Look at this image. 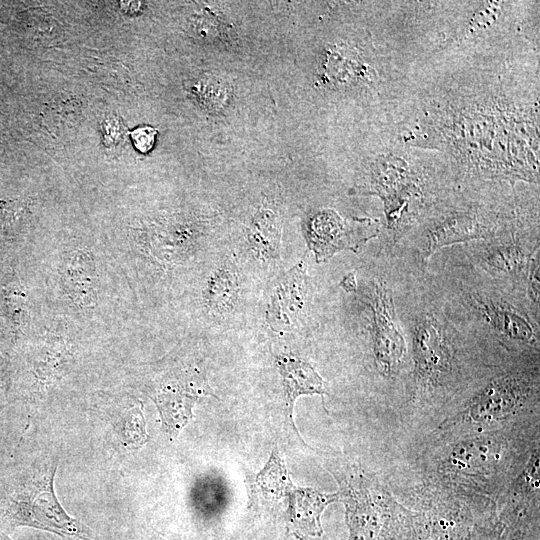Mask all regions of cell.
<instances>
[{"instance_id": "1", "label": "cell", "mask_w": 540, "mask_h": 540, "mask_svg": "<svg viewBox=\"0 0 540 540\" xmlns=\"http://www.w3.org/2000/svg\"><path fill=\"white\" fill-rule=\"evenodd\" d=\"M56 470V462L38 470L23 489L10 498L2 517L11 527H31L61 537L88 540L82 524L68 514L56 496Z\"/></svg>"}, {"instance_id": "2", "label": "cell", "mask_w": 540, "mask_h": 540, "mask_svg": "<svg viewBox=\"0 0 540 540\" xmlns=\"http://www.w3.org/2000/svg\"><path fill=\"white\" fill-rule=\"evenodd\" d=\"M369 220L347 221L335 211L321 210L311 215L305 225V238L317 262H324L342 250L357 252L378 234Z\"/></svg>"}, {"instance_id": "3", "label": "cell", "mask_w": 540, "mask_h": 540, "mask_svg": "<svg viewBox=\"0 0 540 540\" xmlns=\"http://www.w3.org/2000/svg\"><path fill=\"white\" fill-rule=\"evenodd\" d=\"M530 395L526 379L515 375L496 377L471 398L458 415V422L489 425L504 421L520 412Z\"/></svg>"}, {"instance_id": "4", "label": "cell", "mask_w": 540, "mask_h": 540, "mask_svg": "<svg viewBox=\"0 0 540 540\" xmlns=\"http://www.w3.org/2000/svg\"><path fill=\"white\" fill-rule=\"evenodd\" d=\"M372 316V345L376 366L383 376L392 377L400 368L406 345L391 295L381 282L374 286Z\"/></svg>"}, {"instance_id": "5", "label": "cell", "mask_w": 540, "mask_h": 540, "mask_svg": "<svg viewBox=\"0 0 540 540\" xmlns=\"http://www.w3.org/2000/svg\"><path fill=\"white\" fill-rule=\"evenodd\" d=\"M415 376L424 386L439 385L451 372L452 350L440 322L430 314L418 320L413 332Z\"/></svg>"}, {"instance_id": "6", "label": "cell", "mask_w": 540, "mask_h": 540, "mask_svg": "<svg viewBox=\"0 0 540 540\" xmlns=\"http://www.w3.org/2000/svg\"><path fill=\"white\" fill-rule=\"evenodd\" d=\"M349 540H387L396 501L388 492L349 490L344 499Z\"/></svg>"}, {"instance_id": "7", "label": "cell", "mask_w": 540, "mask_h": 540, "mask_svg": "<svg viewBox=\"0 0 540 540\" xmlns=\"http://www.w3.org/2000/svg\"><path fill=\"white\" fill-rule=\"evenodd\" d=\"M504 440L494 435H480L455 444L447 454L442 467L461 476L487 475L500 464L505 454Z\"/></svg>"}, {"instance_id": "8", "label": "cell", "mask_w": 540, "mask_h": 540, "mask_svg": "<svg viewBox=\"0 0 540 540\" xmlns=\"http://www.w3.org/2000/svg\"><path fill=\"white\" fill-rule=\"evenodd\" d=\"M307 274L303 261L285 273L275 284L266 309V321L277 332L293 329L305 303Z\"/></svg>"}, {"instance_id": "9", "label": "cell", "mask_w": 540, "mask_h": 540, "mask_svg": "<svg viewBox=\"0 0 540 540\" xmlns=\"http://www.w3.org/2000/svg\"><path fill=\"white\" fill-rule=\"evenodd\" d=\"M215 396L204 377L194 374L186 381L165 384L155 397L165 431L176 437L192 417V408L201 395Z\"/></svg>"}, {"instance_id": "10", "label": "cell", "mask_w": 540, "mask_h": 540, "mask_svg": "<svg viewBox=\"0 0 540 540\" xmlns=\"http://www.w3.org/2000/svg\"><path fill=\"white\" fill-rule=\"evenodd\" d=\"M491 227L475 215L456 214L435 224L427 234L422 256L427 260L439 249L458 242L486 237Z\"/></svg>"}, {"instance_id": "11", "label": "cell", "mask_w": 540, "mask_h": 540, "mask_svg": "<svg viewBox=\"0 0 540 540\" xmlns=\"http://www.w3.org/2000/svg\"><path fill=\"white\" fill-rule=\"evenodd\" d=\"M339 499V493L323 494L310 488L297 489L289 510V528L300 539L306 536H321V514L328 504Z\"/></svg>"}, {"instance_id": "12", "label": "cell", "mask_w": 540, "mask_h": 540, "mask_svg": "<svg viewBox=\"0 0 540 540\" xmlns=\"http://www.w3.org/2000/svg\"><path fill=\"white\" fill-rule=\"evenodd\" d=\"M63 282L74 302L80 307H93L96 303V272L91 254L75 251L63 268Z\"/></svg>"}, {"instance_id": "13", "label": "cell", "mask_w": 540, "mask_h": 540, "mask_svg": "<svg viewBox=\"0 0 540 540\" xmlns=\"http://www.w3.org/2000/svg\"><path fill=\"white\" fill-rule=\"evenodd\" d=\"M479 309L486 322L503 336L525 343L537 340L531 321L518 309L494 300H482Z\"/></svg>"}, {"instance_id": "14", "label": "cell", "mask_w": 540, "mask_h": 540, "mask_svg": "<svg viewBox=\"0 0 540 540\" xmlns=\"http://www.w3.org/2000/svg\"><path fill=\"white\" fill-rule=\"evenodd\" d=\"M287 395L289 416H292L295 399L305 394H325L324 382L316 370L306 361L293 356L276 359Z\"/></svg>"}, {"instance_id": "15", "label": "cell", "mask_w": 540, "mask_h": 540, "mask_svg": "<svg viewBox=\"0 0 540 540\" xmlns=\"http://www.w3.org/2000/svg\"><path fill=\"white\" fill-rule=\"evenodd\" d=\"M239 292L238 274L233 265L226 263L210 276L204 293V301L216 314L230 313L237 301Z\"/></svg>"}, {"instance_id": "16", "label": "cell", "mask_w": 540, "mask_h": 540, "mask_svg": "<svg viewBox=\"0 0 540 540\" xmlns=\"http://www.w3.org/2000/svg\"><path fill=\"white\" fill-rule=\"evenodd\" d=\"M248 238L258 257L277 258L281 240L278 215L270 209H260L251 220Z\"/></svg>"}, {"instance_id": "17", "label": "cell", "mask_w": 540, "mask_h": 540, "mask_svg": "<svg viewBox=\"0 0 540 540\" xmlns=\"http://www.w3.org/2000/svg\"><path fill=\"white\" fill-rule=\"evenodd\" d=\"M482 260L489 270L510 275L530 270L536 262L520 246L512 244L488 250Z\"/></svg>"}, {"instance_id": "18", "label": "cell", "mask_w": 540, "mask_h": 540, "mask_svg": "<svg viewBox=\"0 0 540 540\" xmlns=\"http://www.w3.org/2000/svg\"><path fill=\"white\" fill-rule=\"evenodd\" d=\"M23 208L14 201L0 204V232L12 234L20 227Z\"/></svg>"}, {"instance_id": "19", "label": "cell", "mask_w": 540, "mask_h": 540, "mask_svg": "<svg viewBox=\"0 0 540 540\" xmlns=\"http://www.w3.org/2000/svg\"><path fill=\"white\" fill-rule=\"evenodd\" d=\"M157 130L151 126H141L131 132L133 143L142 153L150 151L155 142Z\"/></svg>"}, {"instance_id": "20", "label": "cell", "mask_w": 540, "mask_h": 540, "mask_svg": "<svg viewBox=\"0 0 540 540\" xmlns=\"http://www.w3.org/2000/svg\"><path fill=\"white\" fill-rule=\"evenodd\" d=\"M524 483L535 490L539 487V453L536 451L524 471Z\"/></svg>"}, {"instance_id": "21", "label": "cell", "mask_w": 540, "mask_h": 540, "mask_svg": "<svg viewBox=\"0 0 540 540\" xmlns=\"http://www.w3.org/2000/svg\"><path fill=\"white\" fill-rule=\"evenodd\" d=\"M143 3L138 1H122L120 2L121 9L126 13L130 15H134L141 11Z\"/></svg>"}, {"instance_id": "22", "label": "cell", "mask_w": 540, "mask_h": 540, "mask_svg": "<svg viewBox=\"0 0 540 540\" xmlns=\"http://www.w3.org/2000/svg\"><path fill=\"white\" fill-rule=\"evenodd\" d=\"M340 285L347 292L355 291V289L357 287L355 272H350L347 275H345L342 278V280L340 282Z\"/></svg>"}, {"instance_id": "23", "label": "cell", "mask_w": 540, "mask_h": 540, "mask_svg": "<svg viewBox=\"0 0 540 540\" xmlns=\"http://www.w3.org/2000/svg\"><path fill=\"white\" fill-rule=\"evenodd\" d=\"M0 539L1 540H13L12 538L8 537L5 533L0 532Z\"/></svg>"}, {"instance_id": "24", "label": "cell", "mask_w": 540, "mask_h": 540, "mask_svg": "<svg viewBox=\"0 0 540 540\" xmlns=\"http://www.w3.org/2000/svg\"><path fill=\"white\" fill-rule=\"evenodd\" d=\"M508 540H523V538L519 534H517L510 537Z\"/></svg>"}, {"instance_id": "25", "label": "cell", "mask_w": 540, "mask_h": 540, "mask_svg": "<svg viewBox=\"0 0 540 540\" xmlns=\"http://www.w3.org/2000/svg\"><path fill=\"white\" fill-rule=\"evenodd\" d=\"M190 540H206V539H190Z\"/></svg>"}]
</instances>
